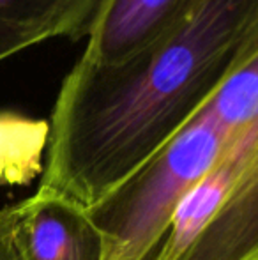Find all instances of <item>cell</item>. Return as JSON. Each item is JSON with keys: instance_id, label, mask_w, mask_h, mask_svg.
Here are the masks:
<instances>
[{"instance_id": "1", "label": "cell", "mask_w": 258, "mask_h": 260, "mask_svg": "<svg viewBox=\"0 0 258 260\" xmlns=\"http://www.w3.org/2000/svg\"><path fill=\"white\" fill-rule=\"evenodd\" d=\"M256 21L258 0H205L121 64L80 57L53 106L39 188L92 207L207 105Z\"/></svg>"}, {"instance_id": "2", "label": "cell", "mask_w": 258, "mask_h": 260, "mask_svg": "<svg viewBox=\"0 0 258 260\" xmlns=\"http://www.w3.org/2000/svg\"><path fill=\"white\" fill-rule=\"evenodd\" d=\"M232 135L203 106L158 154L87 209L103 239L101 260H159L179 204Z\"/></svg>"}, {"instance_id": "3", "label": "cell", "mask_w": 258, "mask_h": 260, "mask_svg": "<svg viewBox=\"0 0 258 260\" xmlns=\"http://www.w3.org/2000/svg\"><path fill=\"white\" fill-rule=\"evenodd\" d=\"M230 157L209 223L177 260H258V120L232 137Z\"/></svg>"}, {"instance_id": "4", "label": "cell", "mask_w": 258, "mask_h": 260, "mask_svg": "<svg viewBox=\"0 0 258 260\" xmlns=\"http://www.w3.org/2000/svg\"><path fill=\"white\" fill-rule=\"evenodd\" d=\"M14 260H101L103 239L80 204L39 188L0 211Z\"/></svg>"}, {"instance_id": "5", "label": "cell", "mask_w": 258, "mask_h": 260, "mask_svg": "<svg viewBox=\"0 0 258 260\" xmlns=\"http://www.w3.org/2000/svg\"><path fill=\"white\" fill-rule=\"evenodd\" d=\"M205 0H101L82 57L114 66L165 39Z\"/></svg>"}, {"instance_id": "6", "label": "cell", "mask_w": 258, "mask_h": 260, "mask_svg": "<svg viewBox=\"0 0 258 260\" xmlns=\"http://www.w3.org/2000/svg\"><path fill=\"white\" fill-rule=\"evenodd\" d=\"M101 0H0V18L34 32L41 41L89 34Z\"/></svg>"}, {"instance_id": "7", "label": "cell", "mask_w": 258, "mask_h": 260, "mask_svg": "<svg viewBox=\"0 0 258 260\" xmlns=\"http://www.w3.org/2000/svg\"><path fill=\"white\" fill-rule=\"evenodd\" d=\"M50 122L0 112V186L28 184L43 172Z\"/></svg>"}, {"instance_id": "8", "label": "cell", "mask_w": 258, "mask_h": 260, "mask_svg": "<svg viewBox=\"0 0 258 260\" xmlns=\"http://www.w3.org/2000/svg\"><path fill=\"white\" fill-rule=\"evenodd\" d=\"M38 43L43 41L34 32L0 18V62L4 58L11 57V55L20 53L21 50H27L30 46L38 45Z\"/></svg>"}, {"instance_id": "9", "label": "cell", "mask_w": 258, "mask_h": 260, "mask_svg": "<svg viewBox=\"0 0 258 260\" xmlns=\"http://www.w3.org/2000/svg\"><path fill=\"white\" fill-rule=\"evenodd\" d=\"M0 260H14L13 250L9 246V239H7L6 226H4L2 216H0Z\"/></svg>"}]
</instances>
